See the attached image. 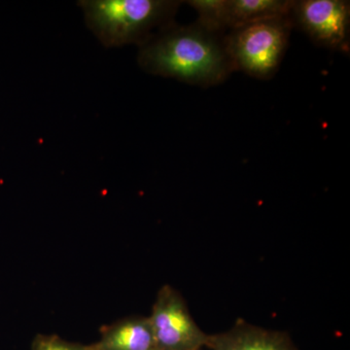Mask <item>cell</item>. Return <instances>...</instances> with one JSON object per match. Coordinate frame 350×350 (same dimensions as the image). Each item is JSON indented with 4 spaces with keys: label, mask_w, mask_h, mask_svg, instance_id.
<instances>
[{
    "label": "cell",
    "mask_w": 350,
    "mask_h": 350,
    "mask_svg": "<svg viewBox=\"0 0 350 350\" xmlns=\"http://www.w3.org/2000/svg\"><path fill=\"white\" fill-rule=\"evenodd\" d=\"M137 62L149 75L211 87L234 71L225 49L224 38L199 24L172 23L138 47Z\"/></svg>",
    "instance_id": "6da1fadb"
},
{
    "label": "cell",
    "mask_w": 350,
    "mask_h": 350,
    "mask_svg": "<svg viewBox=\"0 0 350 350\" xmlns=\"http://www.w3.org/2000/svg\"><path fill=\"white\" fill-rule=\"evenodd\" d=\"M181 1L175 0H80L88 29L107 48L139 47L174 23Z\"/></svg>",
    "instance_id": "7a4b0ae2"
},
{
    "label": "cell",
    "mask_w": 350,
    "mask_h": 350,
    "mask_svg": "<svg viewBox=\"0 0 350 350\" xmlns=\"http://www.w3.org/2000/svg\"><path fill=\"white\" fill-rule=\"evenodd\" d=\"M292 27L288 16L231 29L224 38V44L234 70L258 79L273 77L284 57Z\"/></svg>",
    "instance_id": "3957f363"
},
{
    "label": "cell",
    "mask_w": 350,
    "mask_h": 350,
    "mask_svg": "<svg viewBox=\"0 0 350 350\" xmlns=\"http://www.w3.org/2000/svg\"><path fill=\"white\" fill-rule=\"evenodd\" d=\"M157 350H202L209 335L196 323L180 294L170 285L161 288L150 317Z\"/></svg>",
    "instance_id": "277c9868"
},
{
    "label": "cell",
    "mask_w": 350,
    "mask_h": 350,
    "mask_svg": "<svg viewBox=\"0 0 350 350\" xmlns=\"http://www.w3.org/2000/svg\"><path fill=\"white\" fill-rule=\"evenodd\" d=\"M290 20L312 39L331 50H349L350 3L345 0L294 1Z\"/></svg>",
    "instance_id": "5b68a950"
},
{
    "label": "cell",
    "mask_w": 350,
    "mask_h": 350,
    "mask_svg": "<svg viewBox=\"0 0 350 350\" xmlns=\"http://www.w3.org/2000/svg\"><path fill=\"white\" fill-rule=\"evenodd\" d=\"M209 350H296L282 333L239 322L224 333L209 335Z\"/></svg>",
    "instance_id": "8992f818"
},
{
    "label": "cell",
    "mask_w": 350,
    "mask_h": 350,
    "mask_svg": "<svg viewBox=\"0 0 350 350\" xmlns=\"http://www.w3.org/2000/svg\"><path fill=\"white\" fill-rule=\"evenodd\" d=\"M92 350H157L148 317H131L105 327Z\"/></svg>",
    "instance_id": "52a82bcc"
},
{
    "label": "cell",
    "mask_w": 350,
    "mask_h": 350,
    "mask_svg": "<svg viewBox=\"0 0 350 350\" xmlns=\"http://www.w3.org/2000/svg\"><path fill=\"white\" fill-rule=\"evenodd\" d=\"M293 3V0H226L228 29H237L262 20L288 17Z\"/></svg>",
    "instance_id": "ba28073f"
},
{
    "label": "cell",
    "mask_w": 350,
    "mask_h": 350,
    "mask_svg": "<svg viewBox=\"0 0 350 350\" xmlns=\"http://www.w3.org/2000/svg\"><path fill=\"white\" fill-rule=\"evenodd\" d=\"M199 16L197 24L213 33H223L228 29L226 0H190L186 1Z\"/></svg>",
    "instance_id": "9c48e42d"
},
{
    "label": "cell",
    "mask_w": 350,
    "mask_h": 350,
    "mask_svg": "<svg viewBox=\"0 0 350 350\" xmlns=\"http://www.w3.org/2000/svg\"><path fill=\"white\" fill-rule=\"evenodd\" d=\"M32 350H92L90 345L69 342L56 335H38L32 342Z\"/></svg>",
    "instance_id": "30bf717a"
}]
</instances>
